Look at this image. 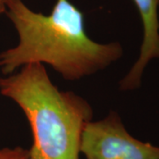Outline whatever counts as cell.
Here are the masks:
<instances>
[{"mask_svg":"<svg viewBox=\"0 0 159 159\" xmlns=\"http://www.w3.org/2000/svg\"><path fill=\"white\" fill-rule=\"evenodd\" d=\"M6 13L19 43L0 53L4 75L40 63L74 81L102 71L123 55L119 43H99L89 37L83 13L69 0H57L49 15L31 10L22 0H6Z\"/></svg>","mask_w":159,"mask_h":159,"instance_id":"1","label":"cell"},{"mask_svg":"<svg viewBox=\"0 0 159 159\" xmlns=\"http://www.w3.org/2000/svg\"><path fill=\"white\" fill-rule=\"evenodd\" d=\"M0 93L28 119L33 135L29 159H79L82 133L93 119V109L83 97L59 90L40 63L0 78Z\"/></svg>","mask_w":159,"mask_h":159,"instance_id":"2","label":"cell"},{"mask_svg":"<svg viewBox=\"0 0 159 159\" xmlns=\"http://www.w3.org/2000/svg\"><path fill=\"white\" fill-rule=\"evenodd\" d=\"M80 152L86 159H159L158 146L131 135L116 111L86 125Z\"/></svg>","mask_w":159,"mask_h":159,"instance_id":"3","label":"cell"},{"mask_svg":"<svg viewBox=\"0 0 159 159\" xmlns=\"http://www.w3.org/2000/svg\"><path fill=\"white\" fill-rule=\"evenodd\" d=\"M143 26V38L140 55L130 71L119 82L122 91L138 89L148 63L159 58V0H134Z\"/></svg>","mask_w":159,"mask_h":159,"instance_id":"4","label":"cell"},{"mask_svg":"<svg viewBox=\"0 0 159 159\" xmlns=\"http://www.w3.org/2000/svg\"><path fill=\"white\" fill-rule=\"evenodd\" d=\"M0 159H29V150L20 146L0 148Z\"/></svg>","mask_w":159,"mask_h":159,"instance_id":"5","label":"cell"},{"mask_svg":"<svg viewBox=\"0 0 159 159\" xmlns=\"http://www.w3.org/2000/svg\"><path fill=\"white\" fill-rule=\"evenodd\" d=\"M6 10V0H0V14L5 13Z\"/></svg>","mask_w":159,"mask_h":159,"instance_id":"6","label":"cell"}]
</instances>
